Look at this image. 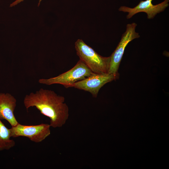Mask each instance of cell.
<instances>
[{"label": "cell", "mask_w": 169, "mask_h": 169, "mask_svg": "<svg viewBox=\"0 0 169 169\" xmlns=\"http://www.w3.org/2000/svg\"><path fill=\"white\" fill-rule=\"evenodd\" d=\"M50 124L42 123L34 125H27L18 123L10 129L11 137H25L31 141L39 143L44 140L51 133Z\"/></svg>", "instance_id": "6"}, {"label": "cell", "mask_w": 169, "mask_h": 169, "mask_svg": "<svg viewBox=\"0 0 169 169\" xmlns=\"http://www.w3.org/2000/svg\"><path fill=\"white\" fill-rule=\"evenodd\" d=\"M11 137L10 129L0 119V151L9 150L15 146V141Z\"/></svg>", "instance_id": "9"}, {"label": "cell", "mask_w": 169, "mask_h": 169, "mask_svg": "<svg viewBox=\"0 0 169 169\" xmlns=\"http://www.w3.org/2000/svg\"><path fill=\"white\" fill-rule=\"evenodd\" d=\"M93 73L80 59L72 69L59 75L48 79H41L38 83L47 85L59 84L66 88H69L73 84L82 80Z\"/></svg>", "instance_id": "3"}, {"label": "cell", "mask_w": 169, "mask_h": 169, "mask_svg": "<svg viewBox=\"0 0 169 169\" xmlns=\"http://www.w3.org/2000/svg\"><path fill=\"white\" fill-rule=\"evenodd\" d=\"M153 0L141 1L133 8L123 6H120L118 10L120 11L128 13L126 17L127 19L131 18L135 14L140 12L146 13L148 19H153L157 13L163 12L168 6L169 0H164L155 5L152 3Z\"/></svg>", "instance_id": "7"}, {"label": "cell", "mask_w": 169, "mask_h": 169, "mask_svg": "<svg viewBox=\"0 0 169 169\" xmlns=\"http://www.w3.org/2000/svg\"><path fill=\"white\" fill-rule=\"evenodd\" d=\"M16 104L17 100L11 94L0 93V119L7 120L12 127L19 123L14 115Z\"/></svg>", "instance_id": "8"}, {"label": "cell", "mask_w": 169, "mask_h": 169, "mask_svg": "<svg viewBox=\"0 0 169 169\" xmlns=\"http://www.w3.org/2000/svg\"><path fill=\"white\" fill-rule=\"evenodd\" d=\"M24 0H16L14 2H13V3L11 4L10 5V7H12L13 6H14L15 5H17L19 3L21 2H22ZM42 0H39V3H38V6L39 5V4H40V2Z\"/></svg>", "instance_id": "10"}, {"label": "cell", "mask_w": 169, "mask_h": 169, "mask_svg": "<svg viewBox=\"0 0 169 169\" xmlns=\"http://www.w3.org/2000/svg\"><path fill=\"white\" fill-rule=\"evenodd\" d=\"M137 24L135 23L127 24L125 31L122 34L121 40L116 49L110 57L109 69L108 73L117 74L125 50L128 44L134 39L140 37L136 31Z\"/></svg>", "instance_id": "4"}, {"label": "cell", "mask_w": 169, "mask_h": 169, "mask_svg": "<svg viewBox=\"0 0 169 169\" xmlns=\"http://www.w3.org/2000/svg\"><path fill=\"white\" fill-rule=\"evenodd\" d=\"M119 74H96L93 73L86 78L76 82L70 87L83 90L90 93L96 98L100 88L106 83L118 79Z\"/></svg>", "instance_id": "5"}, {"label": "cell", "mask_w": 169, "mask_h": 169, "mask_svg": "<svg viewBox=\"0 0 169 169\" xmlns=\"http://www.w3.org/2000/svg\"><path fill=\"white\" fill-rule=\"evenodd\" d=\"M64 97L51 90L41 88L24 97L23 103L27 110L35 107L42 115L50 119V125L59 128L65 124L69 115V109Z\"/></svg>", "instance_id": "1"}, {"label": "cell", "mask_w": 169, "mask_h": 169, "mask_svg": "<svg viewBox=\"0 0 169 169\" xmlns=\"http://www.w3.org/2000/svg\"><path fill=\"white\" fill-rule=\"evenodd\" d=\"M77 54L93 73L106 74L108 73L110 57L100 55L82 40L78 39L75 43Z\"/></svg>", "instance_id": "2"}]
</instances>
